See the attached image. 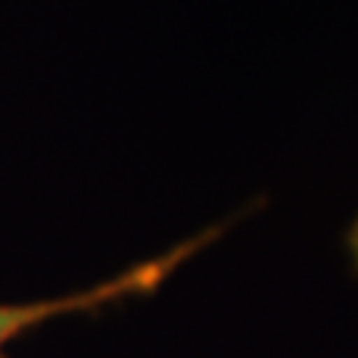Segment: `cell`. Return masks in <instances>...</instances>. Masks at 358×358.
<instances>
[{
    "instance_id": "cell-1",
    "label": "cell",
    "mask_w": 358,
    "mask_h": 358,
    "mask_svg": "<svg viewBox=\"0 0 358 358\" xmlns=\"http://www.w3.org/2000/svg\"><path fill=\"white\" fill-rule=\"evenodd\" d=\"M223 231H226V223L199 231L196 236L176 244L173 250H167L152 260H143L138 266L117 273L115 279H106L90 289H80V292L64 294V297H51V300H35V303H0V358H6V348L11 345L13 340L38 329L45 321L80 313V310H99V308L128 300V297H141V294L154 292L180 263H186L199 250H205L210 242H215Z\"/></svg>"
},
{
    "instance_id": "cell-2",
    "label": "cell",
    "mask_w": 358,
    "mask_h": 358,
    "mask_svg": "<svg viewBox=\"0 0 358 358\" xmlns=\"http://www.w3.org/2000/svg\"><path fill=\"white\" fill-rule=\"evenodd\" d=\"M345 247L350 252V260H353V271L358 273V215L353 217V223L345 231Z\"/></svg>"
}]
</instances>
